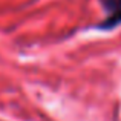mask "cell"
<instances>
[{
  "label": "cell",
  "mask_w": 121,
  "mask_h": 121,
  "mask_svg": "<svg viewBox=\"0 0 121 121\" xmlns=\"http://www.w3.org/2000/svg\"><path fill=\"white\" fill-rule=\"evenodd\" d=\"M104 9V18L97 25L100 31H112L121 26V0H98Z\"/></svg>",
  "instance_id": "6da1fadb"
}]
</instances>
